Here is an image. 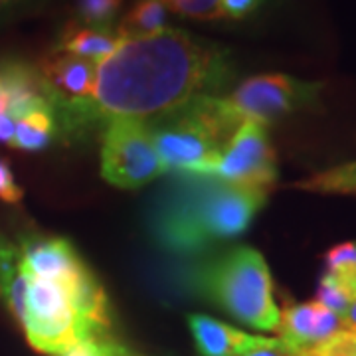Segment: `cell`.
<instances>
[{
  "label": "cell",
  "instance_id": "6da1fadb",
  "mask_svg": "<svg viewBox=\"0 0 356 356\" xmlns=\"http://www.w3.org/2000/svg\"><path fill=\"white\" fill-rule=\"evenodd\" d=\"M234 77L229 51L166 28L145 38H123L97 64L89 121H153L202 95H216Z\"/></svg>",
  "mask_w": 356,
  "mask_h": 356
},
{
  "label": "cell",
  "instance_id": "7a4b0ae2",
  "mask_svg": "<svg viewBox=\"0 0 356 356\" xmlns=\"http://www.w3.org/2000/svg\"><path fill=\"white\" fill-rule=\"evenodd\" d=\"M267 200L266 191L222 182L214 177H180L151 218L161 248L196 255L242 236Z\"/></svg>",
  "mask_w": 356,
  "mask_h": 356
},
{
  "label": "cell",
  "instance_id": "3957f363",
  "mask_svg": "<svg viewBox=\"0 0 356 356\" xmlns=\"http://www.w3.org/2000/svg\"><path fill=\"white\" fill-rule=\"evenodd\" d=\"M196 289L229 317L257 331L273 332L281 311L273 297V280L264 255L250 245L210 261L198 271Z\"/></svg>",
  "mask_w": 356,
  "mask_h": 356
},
{
  "label": "cell",
  "instance_id": "277c9868",
  "mask_svg": "<svg viewBox=\"0 0 356 356\" xmlns=\"http://www.w3.org/2000/svg\"><path fill=\"white\" fill-rule=\"evenodd\" d=\"M165 172L178 177H212L224 145L184 105L147 123Z\"/></svg>",
  "mask_w": 356,
  "mask_h": 356
},
{
  "label": "cell",
  "instance_id": "5b68a950",
  "mask_svg": "<svg viewBox=\"0 0 356 356\" xmlns=\"http://www.w3.org/2000/svg\"><path fill=\"white\" fill-rule=\"evenodd\" d=\"M22 329L32 348L62 356L74 344L91 339L72 309L70 289L62 281L30 280Z\"/></svg>",
  "mask_w": 356,
  "mask_h": 356
},
{
  "label": "cell",
  "instance_id": "8992f818",
  "mask_svg": "<svg viewBox=\"0 0 356 356\" xmlns=\"http://www.w3.org/2000/svg\"><path fill=\"white\" fill-rule=\"evenodd\" d=\"M323 89L325 83L321 81H305L287 74H264L242 81L224 99L240 125L255 121L269 127L285 115L315 105Z\"/></svg>",
  "mask_w": 356,
  "mask_h": 356
},
{
  "label": "cell",
  "instance_id": "52a82bcc",
  "mask_svg": "<svg viewBox=\"0 0 356 356\" xmlns=\"http://www.w3.org/2000/svg\"><path fill=\"white\" fill-rule=\"evenodd\" d=\"M165 172L145 121L111 119L103 131L102 177L117 188H140Z\"/></svg>",
  "mask_w": 356,
  "mask_h": 356
},
{
  "label": "cell",
  "instance_id": "ba28073f",
  "mask_svg": "<svg viewBox=\"0 0 356 356\" xmlns=\"http://www.w3.org/2000/svg\"><path fill=\"white\" fill-rule=\"evenodd\" d=\"M212 177L236 186L269 192L277 180V159L267 125L243 121L224 147Z\"/></svg>",
  "mask_w": 356,
  "mask_h": 356
},
{
  "label": "cell",
  "instance_id": "9c48e42d",
  "mask_svg": "<svg viewBox=\"0 0 356 356\" xmlns=\"http://www.w3.org/2000/svg\"><path fill=\"white\" fill-rule=\"evenodd\" d=\"M341 331L343 318L318 305L317 301L287 305L281 311L277 327L281 344L293 355L325 343Z\"/></svg>",
  "mask_w": 356,
  "mask_h": 356
},
{
  "label": "cell",
  "instance_id": "30bf717a",
  "mask_svg": "<svg viewBox=\"0 0 356 356\" xmlns=\"http://www.w3.org/2000/svg\"><path fill=\"white\" fill-rule=\"evenodd\" d=\"M22 266L30 280L70 283L86 267L70 240L32 236L20 242Z\"/></svg>",
  "mask_w": 356,
  "mask_h": 356
},
{
  "label": "cell",
  "instance_id": "8fae6325",
  "mask_svg": "<svg viewBox=\"0 0 356 356\" xmlns=\"http://www.w3.org/2000/svg\"><path fill=\"white\" fill-rule=\"evenodd\" d=\"M188 329L200 356H240L280 343V339L248 334L208 315H188Z\"/></svg>",
  "mask_w": 356,
  "mask_h": 356
},
{
  "label": "cell",
  "instance_id": "7c38bea8",
  "mask_svg": "<svg viewBox=\"0 0 356 356\" xmlns=\"http://www.w3.org/2000/svg\"><path fill=\"white\" fill-rule=\"evenodd\" d=\"M0 91L6 99V113L14 121L44 109H51L36 70L24 64L0 65Z\"/></svg>",
  "mask_w": 356,
  "mask_h": 356
},
{
  "label": "cell",
  "instance_id": "4fadbf2b",
  "mask_svg": "<svg viewBox=\"0 0 356 356\" xmlns=\"http://www.w3.org/2000/svg\"><path fill=\"white\" fill-rule=\"evenodd\" d=\"M67 289H70V301H72L74 313L86 327L89 337L97 341L111 327L109 299L105 295L102 283L88 267H83L76 277L67 283Z\"/></svg>",
  "mask_w": 356,
  "mask_h": 356
},
{
  "label": "cell",
  "instance_id": "5bb4252c",
  "mask_svg": "<svg viewBox=\"0 0 356 356\" xmlns=\"http://www.w3.org/2000/svg\"><path fill=\"white\" fill-rule=\"evenodd\" d=\"M30 277L22 266L20 245L0 236V299L20 325L26 315V295Z\"/></svg>",
  "mask_w": 356,
  "mask_h": 356
},
{
  "label": "cell",
  "instance_id": "9a60e30c",
  "mask_svg": "<svg viewBox=\"0 0 356 356\" xmlns=\"http://www.w3.org/2000/svg\"><path fill=\"white\" fill-rule=\"evenodd\" d=\"M121 40L123 38L119 36V32H113L111 28H95L77 22L65 28L56 50L99 64L117 50Z\"/></svg>",
  "mask_w": 356,
  "mask_h": 356
},
{
  "label": "cell",
  "instance_id": "2e32d148",
  "mask_svg": "<svg viewBox=\"0 0 356 356\" xmlns=\"http://www.w3.org/2000/svg\"><path fill=\"white\" fill-rule=\"evenodd\" d=\"M168 28L166 0H137L119 26L121 38H145Z\"/></svg>",
  "mask_w": 356,
  "mask_h": 356
},
{
  "label": "cell",
  "instance_id": "e0dca14e",
  "mask_svg": "<svg viewBox=\"0 0 356 356\" xmlns=\"http://www.w3.org/2000/svg\"><path fill=\"white\" fill-rule=\"evenodd\" d=\"M56 115L51 109L36 111L16 121V131L10 147L26 153H38L50 147L56 137Z\"/></svg>",
  "mask_w": 356,
  "mask_h": 356
},
{
  "label": "cell",
  "instance_id": "ac0fdd59",
  "mask_svg": "<svg viewBox=\"0 0 356 356\" xmlns=\"http://www.w3.org/2000/svg\"><path fill=\"white\" fill-rule=\"evenodd\" d=\"M123 0H77L76 13L79 24L95 28H111Z\"/></svg>",
  "mask_w": 356,
  "mask_h": 356
},
{
  "label": "cell",
  "instance_id": "d6986e66",
  "mask_svg": "<svg viewBox=\"0 0 356 356\" xmlns=\"http://www.w3.org/2000/svg\"><path fill=\"white\" fill-rule=\"evenodd\" d=\"M311 191L356 192V163L337 166L325 175H318L305 184Z\"/></svg>",
  "mask_w": 356,
  "mask_h": 356
},
{
  "label": "cell",
  "instance_id": "ffe728a7",
  "mask_svg": "<svg viewBox=\"0 0 356 356\" xmlns=\"http://www.w3.org/2000/svg\"><path fill=\"white\" fill-rule=\"evenodd\" d=\"M317 301L318 305H323L325 309H329L332 313H337L339 317H343L344 313L348 311V307L353 305V299L348 297V293L343 285L339 283V280H334L332 275L325 273L317 287Z\"/></svg>",
  "mask_w": 356,
  "mask_h": 356
},
{
  "label": "cell",
  "instance_id": "44dd1931",
  "mask_svg": "<svg viewBox=\"0 0 356 356\" xmlns=\"http://www.w3.org/2000/svg\"><path fill=\"white\" fill-rule=\"evenodd\" d=\"M222 0H166L168 10L194 20H220Z\"/></svg>",
  "mask_w": 356,
  "mask_h": 356
},
{
  "label": "cell",
  "instance_id": "7402d4cb",
  "mask_svg": "<svg viewBox=\"0 0 356 356\" xmlns=\"http://www.w3.org/2000/svg\"><path fill=\"white\" fill-rule=\"evenodd\" d=\"M22 188L16 184L10 166L0 159V200L8 204H18L22 200Z\"/></svg>",
  "mask_w": 356,
  "mask_h": 356
},
{
  "label": "cell",
  "instance_id": "603a6c76",
  "mask_svg": "<svg viewBox=\"0 0 356 356\" xmlns=\"http://www.w3.org/2000/svg\"><path fill=\"white\" fill-rule=\"evenodd\" d=\"M264 0H222L220 2V10L222 18H232V20H240L245 18L259 8Z\"/></svg>",
  "mask_w": 356,
  "mask_h": 356
},
{
  "label": "cell",
  "instance_id": "cb8c5ba5",
  "mask_svg": "<svg viewBox=\"0 0 356 356\" xmlns=\"http://www.w3.org/2000/svg\"><path fill=\"white\" fill-rule=\"evenodd\" d=\"M62 356H103L102 341H95V339L81 341V343L74 344V346Z\"/></svg>",
  "mask_w": 356,
  "mask_h": 356
},
{
  "label": "cell",
  "instance_id": "d4e9b609",
  "mask_svg": "<svg viewBox=\"0 0 356 356\" xmlns=\"http://www.w3.org/2000/svg\"><path fill=\"white\" fill-rule=\"evenodd\" d=\"M14 131H16V121L6 111L0 113V143L13 145Z\"/></svg>",
  "mask_w": 356,
  "mask_h": 356
},
{
  "label": "cell",
  "instance_id": "484cf974",
  "mask_svg": "<svg viewBox=\"0 0 356 356\" xmlns=\"http://www.w3.org/2000/svg\"><path fill=\"white\" fill-rule=\"evenodd\" d=\"M102 348H103V356H145L129 348L125 344L113 343V341H102Z\"/></svg>",
  "mask_w": 356,
  "mask_h": 356
},
{
  "label": "cell",
  "instance_id": "4316f807",
  "mask_svg": "<svg viewBox=\"0 0 356 356\" xmlns=\"http://www.w3.org/2000/svg\"><path fill=\"white\" fill-rule=\"evenodd\" d=\"M240 356H297L289 353L281 341L275 346H266V348H255V350H250V353H245V355H240Z\"/></svg>",
  "mask_w": 356,
  "mask_h": 356
},
{
  "label": "cell",
  "instance_id": "83f0119b",
  "mask_svg": "<svg viewBox=\"0 0 356 356\" xmlns=\"http://www.w3.org/2000/svg\"><path fill=\"white\" fill-rule=\"evenodd\" d=\"M341 318H343L344 331L356 332V301L353 303V305L348 307V311H346Z\"/></svg>",
  "mask_w": 356,
  "mask_h": 356
},
{
  "label": "cell",
  "instance_id": "f1b7e54d",
  "mask_svg": "<svg viewBox=\"0 0 356 356\" xmlns=\"http://www.w3.org/2000/svg\"><path fill=\"white\" fill-rule=\"evenodd\" d=\"M2 111H6V99H4V95H2V91H0V113Z\"/></svg>",
  "mask_w": 356,
  "mask_h": 356
},
{
  "label": "cell",
  "instance_id": "f546056e",
  "mask_svg": "<svg viewBox=\"0 0 356 356\" xmlns=\"http://www.w3.org/2000/svg\"><path fill=\"white\" fill-rule=\"evenodd\" d=\"M14 2H22V0H0V4H2V6H6V4H14Z\"/></svg>",
  "mask_w": 356,
  "mask_h": 356
}]
</instances>
